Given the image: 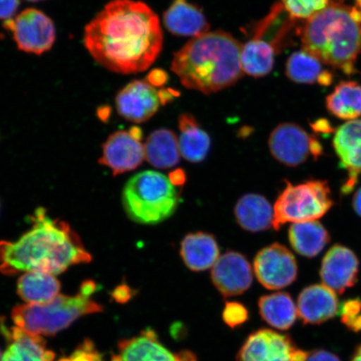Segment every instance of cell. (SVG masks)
Masks as SVG:
<instances>
[{"label": "cell", "mask_w": 361, "mask_h": 361, "mask_svg": "<svg viewBox=\"0 0 361 361\" xmlns=\"http://www.w3.org/2000/svg\"><path fill=\"white\" fill-rule=\"evenodd\" d=\"M164 35L157 13L145 3L112 0L85 27L84 44L99 65L135 74L155 62Z\"/></svg>", "instance_id": "obj_1"}, {"label": "cell", "mask_w": 361, "mask_h": 361, "mask_svg": "<svg viewBox=\"0 0 361 361\" xmlns=\"http://www.w3.org/2000/svg\"><path fill=\"white\" fill-rule=\"evenodd\" d=\"M32 227L17 240L0 241V273H64L71 266L87 264L92 255L65 221L54 219L38 207L30 216Z\"/></svg>", "instance_id": "obj_2"}, {"label": "cell", "mask_w": 361, "mask_h": 361, "mask_svg": "<svg viewBox=\"0 0 361 361\" xmlns=\"http://www.w3.org/2000/svg\"><path fill=\"white\" fill-rule=\"evenodd\" d=\"M243 44L224 31L194 37L175 54L171 69L185 87L206 94L231 87L243 78Z\"/></svg>", "instance_id": "obj_3"}, {"label": "cell", "mask_w": 361, "mask_h": 361, "mask_svg": "<svg viewBox=\"0 0 361 361\" xmlns=\"http://www.w3.org/2000/svg\"><path fill=\"white\" fill-rule=\"evenodd\" d=\"M303 51L319 61L350 75L361 53V13L336 4L306 21L301 35Z\"/></svg>", "instance_id": "obj_4"}, {"label": "cell", "mask_w": 361, "mask_h": 361, "mask_svg": "<svg viewBox=\"0 0 361 361\" xmlns=\"http://www.w3.org/2000/svg\"><path fill=\"white\" fill-rule=\"evenodd\" d=\"M97 290L96 282L85 281L74 296L60 295L47 304L13 307L11 319L17 327L26 332L54 336L84 315L102 312L104 307L92 299Z\"/></svg>", "instance_id": "obj_5"}, {"label": "cell", "mask_w": 361, "mask_h": 361, "mask_svg": "<svg viewBox=\"0 0 361 361\" xmlns=\"http://www.w3.org/2000/svg\"><path fill=\"white\" fill-rule=\"evenodd\" d=\"M121 200L126 214L133 222L154 225L175 214L180 192L165 175L155 171H144L126 183Z\"/></svg>", "instance_id": "obj_6"}, {"label": "cell", "mask_w": 361, "mask_h": 361, "mask_svg": "<svg viewBox=\"0 0 361 361\" xmlns=\"http://www.w3.org/2000/svg\"><path fill=\"white\" fill-rule=\"evenodd\" d=\"M286 187L275 202L273 228L279 230L286 223H301L322 218L331 209L333 200L326 180H311Z\"/></svg>", "instance_id": "obj_7"}, {"label": "cell", "mask_w": 361, "mask_h": 361, "mask_svg": "<svg viewBox=\"0 0 361 361\" xmlns=\"http://www.w3.org/2000/svg\"><path fill=\"white\" fill-rule=\"evenodd\" d=\"M4 28L11 31L18 49L25 53L42 55L56 42V31L52 20L36 8H27L16 19L4 21Z\"/></svg>", "instance_id": "obj_8"}, {"label": "cell", "mask_w": 361, "mask_h": 361, "mask_svg": "<svg viewBox=\"0 0 361 361\" xmlns=\"http://www.w3.org/2000/svg\"><path fill=\"white\" fill-rule=\"evenodd\" d=\"M308 352L298 349L290 336L261 329L247 337L238 361H305Z\"/></svg>", "instance_id": "obj_9"}, {"label": "cell", "mask_w": 361, "mask_h": 361, "mask_svg": "<svg viewBox=\"0 0 361 361\" xmlns=\"http://www.w3.org/2000/svg\"><path fill=\"white\" fill-rule=\"evenodd\" d=\"M255 273L259 282L268 290H281L295 281L298 266L295 256L286 246L273 243L257 254Z\"/></svg>", "instance_id": "obj_10"}, {"label": "cell", "mask_w": 361, "mask_h": 361, "mask_svg": "<svg viewBox=\"0 0 361 361\" xmlns=\"http://www.w3.org/2000/svg\"><path fill=\"white\" fill-rule=\"evenodd\" d=\"M117 348L118 353L111 356V361H197L196 355L189 350L173 353L161 344L151 328L121 341Z\"/></svg>", "instance_id": "obj_11"}, {"label": "cell", "mask_w": 361, "mask_h": 361, "mask_svg": "<svg viewBox=\"0 0 361 361\" xmlns=\"http://www.w3.org/2000/svg\"><path fill=\"white\" fill-rule=\"evenodd\" d=\"M211 279L224 297L240 295L250 288L252 271L245 255L230 251L221 255L212 268Z\"/></svg>", "instance_id": "obj_12"}, {"label": "cell", "mask_w": 361, "mask_h": 361, "mask_svg": "<svg viewBox=\"0 0 361 361\" xmlns=\"http://www.w3.org/2000/svg\"><path fill=\"white\" fill-rule=\"evenodd\" d=\"M313 138L300 126L283 123L271 133L269 150L275 159L283 165L295 168L304 164L311 154Z\"/></svg>", "instance_id": "obj_13"}, {"label": "cell", "mask_w": 361, "mask_h": 361, "mask_svg": "<svg viewBox=\"0 0 361 361\" xmlns=\"http://www.w3.org/2000/svg\"><path fill=\"white\" fill-rule=\"evenodd\" d=\"M145 158V147L141 141L126 130H119L103 144L99 162L116 176L137 169Z\"/></svg>", "instance_id": "obj_14"}, {"label": "cell", "mask_w": 361, "mask_h": 361, "mask_svg": "<svg viewBox=\"0 0 361 361\" xmlns=\"http://www.w3.org/2000/svg\"><path fill=\"white\" fill-rule=\"evenodd\" d=\"M159 92L147 81L134 80L116 97V110L124 119L135 123L148 121L159 108Z\"/></svg>", "instance_id": "obj_15"}, {"label": "cell", "mask_w": 361, "mask_h": 361, "mask_svg": "<svg viewBox=\"0 0 361 361\" xmlns=\"http://www.w3.org/2000/svg\"><path fill=\"white\" fill-rule=\"evenodd\" d=\"M359 260L350 248L336 245L329 250L320 269L324 286L336 293H344L357 281Z\"/></svg>", "instance_id": "obj_16"}, {"label": "cell", "mask_w": 361, "mask_h": 361, "mask_svg": "<svg viewBox=\"0 0 361 361\" xmlns=\"http://www.w3.org/2000/svg\"><path fill=\"white\" fill-rule=\"evenodd\" d=\"M333 143L341 168L348 171L349 178L342 190L349 193L361 173V119L349 121L341 126Z\"/></svg>", "instance_id": "obj_17"}, {"label": "cell", "mask_w": 361, "mask_h": 361, "mask_svg": "<svg viewBox=\"0 0 361 361\" xmlns=\"http://www.w3.org/2000/svg\"><path fill=\"white\" fill-rule=\"evenodd\" d=\"M298 314L306 324H319L335 317L340 304L335 291L324 284L306 287L298 298Z\"/></svg>", "instance_id": "obj_18"}, {"label": "cell", "mask_w": 361, "mask_h": 361, "mask_svg": "<svg viewBox=\"0 0 361 361\" xmlns=\"http://www.w3.org/2000/svg\"><path fill=\"white\" fill-rule=\"evenodd\" d=\"M0 331L10 342L1 361H54L56 355L47 350L43 336L33 335L19 327L7 329L0 320Z\"/></svg>", "instance_id": "obj_19"}, {"label": "cell", "mask_w": 361, "mask_h": 361, "mask_svg": "<svg viewBox=\"0 0 361 361\" xmlns=\"http://www.w3.org/2000/svg\"><path fill=\"white\" fill-rule=\"evenodd\" d=\"M164 22L169 32L179 36H197L207 33L210 25L203 13L187 0H174L164 13Z\"/></svg>", "instance_id": "obj_20"}, {"label": "cell", "mask_w": 361, "mask_h": 361, "mask_svg": "<svg viewBox=\"0 0 361 361\" xmlns=\"http://www.w3.org/2000/svg\"><path fill=\"white\" fill-rule=\"evenodd\" d=\"M180 254L187 267L195 272L213 268L220 257L216 238L202 232L185 236L180 243Z\"/></svg>", "instance_id": "obj_21"}, {"label": "cell", "mask_w": 361, "mask_h": 361, "mask_svg": "<svg viewBox=\"0 0 361 361\" xmlns=\"http://www.w3.org/2000/svg\"><path fill=\"white\" fill-rule=\"evenodd\" d=\"M234 214L239 226L248 232L259 233L273 227V207L259 194L248 193L239 198Z\"/></svg>", "instance_id": "obj_22"}, {"label": "cell", "mask_w": 361, "mask_h": 361, "mask_svg": "<svg viewBox=\"0 0 361 361\" xmlns=\"http://www.w3.org/2000/svg\"><path fill=\"white\" fill-rule=\"evenodd\" d=\"M61 284L55 274L28 272L17 282V293L26 304L44 305L60 295Z\"/></svg>", "instance_id": "obj_23"}, {"label": "cell", "mask_w": 361, "mask_h": 361, "mask_svg": "<svg viewBox=\"0 0 361 361\" xmlns=\"http://www.w3.org/2000/svg\"><path fill=\"white\" fill-rule=\"evenodd\" d=\"M144 147L146 159L155 168L168 169L178 164L180 154L178 139L171 130H156L149 135Z\"/></svg>", "instance_id": "obj_24"}, {"label": "cell", "mask_w": 361, "mask_h": 361, "mask_svg": "<svg viewBox=\"0 0 361 361\" xmlns=\"http://www.w3.org/2000/svg\"><path fill=\"white\" fill-rule=\"evenodd\" d=\"M178 126L180 155L194 164L204 160L211 146L209 134L200 128L196 119L190 114L180 115Z\"/></svg>", "instance_id": "obj_25"}, {"label": "cell", "mask_w": 361, "mask_h": 361, "mask_svg": "<svg viewBox=\"0 0 361 361\" xmlns=\"http://www.w3.org/2000/svg\"><path fill=\"white\" fill-rule=\"evenodd\" d=\"M288 238L293 250L307 258L317 256L331 239L327 230L316 220L293 224Z\"/></svg>", "instance_id": "obj_26"}, {"label": "cell", "mask_w": 361, "mask_h": 361, "mask_svg": "<svg viewBox=\"0 0 361 361\" xmlns=\"http://www.w3.org/2000/svg\"><path fill=\"white\" fill-rule=\"evenodd\" d=\"M262 319L273 328L287 331L295 323L298 310L288 293L278 292L262 296L259 300Z\"/></svg>", "instance_id": "obj_27"}, {"label": "cell", "mask_w": 361, "mask_h": 361, "mask_svg": "<svg viewBox=\"0 0 361 361\" xmlns=\"http://www.w3.org/2000/svg\"><path fill=\"white\" fill-rule=\"evenodd\" d=\"M328 110L338 118L353 121L361 116V85L343 81L327 97Z\"/></svg>", "instance_id": "obj_28"}, {"label": "cell", "mask_w": 361, "mask_h": 361, "mask_svg": "<svg viewBox=\"0 0 361 361\" xmlns=\"http://www.w3.org/2000/svg\"><path fill=\"white\" fill-rule=\"evenodd\" d=\"M274 54L273 44L255 37L243 45L241 65L243 72L256 78L269 74L274 66Z\"/></svg>", "instance_id": "obj_29"}, {"label": "cell", "mask_w": 361, "mask_h": 361, "mask_svg": "<svg viewBox=\"0 0 361 361\" xmlns=\"http://www.w3.org/2000/svg\"><path fill=\"white\" fill-rule=\"evenodd\" d=\"M322 62L305 51H297L288 58L286 65L288 78L297 83L311 84L324 73Z\"/></svg>", "instance_id": "obj_30"}, {"label": "cell", "mask_w": 361, "mask_h": 361, "mask_svg": "<svg viewBox=\"0 0 361 361\" xmlns=\"http://www.w3.org/2000/svg\"><path fill=\"white\" fill-rule=\"evenodd\" d=\"M343 0H281V4L293 19L309 20L332 4H342Z\"/></svg>", "instance_id": "obj_31"}, {"label": "cell", "mask_w": 361, "mask_h": 361, "mask_svg": "<svg viewBox=\"0 0 361 361\" xmlns=\"http://www.w3.org/2000/svg\"><path fill=\"white\" fill-rule=\"evenodd\" d=\"M341 322L352 331H361V300H348L340 305Z\"/></svg>", "instance_id": "obj_32"}, {"label": "cell", "mask_w": 361, "mask_h": 361, "mask_svg": "<svg viewBox=\"0 0 361 361\" xmlns=\"http://www.w3.org/2000/svg\"><path fill=\"white\" fill-rule=\"evenodd\" d=\"M248 310L238 302H227L223 311V319L230 328H236L248 319Z\"/></svg>", "instance_id": "obj_33"}, {"label": "cell", "mask_w": 361, "mask_h": 361, "mask_svg": "<svg viewBox=\"0 0 361 361\" xmlns=\"http://www.w3.org/2000/svg\"><path fill=\"white\" fill-rule=\"evenodd\" d=\"M69 358L71 361H105L103 355L90 338L81 342Z\"/></svg>", "instance_id": "obj_34"}, {"label": "cell", "mask_w": 361, "mask_h": 361, "mask_svg": "<svg viewBox=\"0 0 361 361\" xmlns=\"http://www.w3.org/2000/svg\"><path fill=\"white\" fill-rule=\"evenodd\" d=\"M20 4V0H0V20H11Z\"/></svg>", "instance_id": "obj_35"}, {"label": "cell", "mask_w": 361, "mask_h": 361, "mask_svg": "<svg viewBox=\"0 0 361 361\" xmlns=\"http://www.w3.org/2000/svg\"><path fill=\"white\" fill-rule=\"evenodd\" d=\"M305 361H341L340 358L326 350H315L308 354Z\"/></svg>", "instance_id": "obj_36"}, {"label": "cell", "mask_w": 361, "mask_h": 361, "mask_svg": "<svg viewBox=\"0 0 361 361\" xmlns=\"http://www.w3.org/2000/svg\"><path fill=\"white\" fill-rule=\"evenodd\" d=\"M169 79L166 72L160 69L153 70L147 75V82L154 87H162Z\"/></svg>", "instance_id": "obj_37"}, {"label": "cell", "mask_w": 361, "mask_h": 361, "mask_svg": "<svg viewBox=\"0 0 361 361\" xmlns=\"http://www.w3.org/2000/svg\"><path fill=\"white\" fill-rule=\"evenodd\" d=\"M133 290H130L128 286H121L113 293V297L119 303H126L133 296Z\"/></svg>", "instance_id": "obj_38"}, {"label": "cell", "mask_w": 361, "mask_h": 361, "mask_svg": "<svg viewBox=\"0 0 361 361\" xmlns=\"http://www.w3.org/2000/svg\"><path fill=\"white\" fill-rule=\"evenodd\" d=\"M169 179L174 187H182L186 183L187 175L183 169H178L171 171Z\"/></svg>", "instance_id": "obj_39"}, {"label": "cell", "mask_w": 361, "mask_h": 361, "mask_svg": "<svg viewBox=\"0 0 361 361\" xmlns=\"http://www.w3.org/2000/svg\"><path fill=\"white\" fill-rule=\"evenodd\" d=\"M312 126L313 129L315 130L316 133H329V132H331V130H333L331 129V126L329 125L327 121L324 120H319L318 121H316V123H314Z\"/></svg>", "instance_id": "obj_40"}, {"label": "cell", "mask_w": 361, "mask_h": 361, "mask_svg": "<svg viewBox=\"0 0 361 361\" xmlns=\"http://www.w3.org/2000/svg\"><path fill=\"white\" fill-rule=\"evenodd\" d=\"M353 206L356 214L361 216V188L355 194Z\"/></svg>", "instance_id": "obj_41"}, {"label": "cell", "mask_w": 361, "mask_h": 361, "mask_svg": "<svg viewBox=\"0 0 361 361\" xmlns=\"http://www.w3.org/2000/svg\"><path fill=\"white\" fill-rule=\"evenodd\" d=\"M173 94H175V92H170L169 90H161L159 92V97L161 100V103L166 104V102L173 100Z\"/></svg>", "instance_id": "obj_42"}, {"label": "cell", "mask_w": 361, "mask_h": 361, "mask_svg": "<svg viewBox=\"0 0 361 361\" xmlns=\"http://www.w3.org/2000/svg\"><path fill=\"white\" fill-rule=\"evenodd\" d=\"M97 115L99 118L102 121H107L111 116V109L110 107L108 106H102L97 111Z\"/></svg>", "instance_id": "obj_43"}, {"label": "cell", "mask_w": 361, "mask_h": 361, "mask_svg": "<svg viewBox=\"0 0 361 361\" xmlns=\"http://www.w3.org/2000/svg\"><path fill=\"white\" fill-rule=\"evenodd\" d=\"M332 82V75L328 71H324V73L320 75L318 83L322 85H329Z\"/></svg>", "instance_id": "obj_44"}, {"label": "cell", "mask_w": 361, "mask_h": 361, "mask_svg": "<svg viewBox=\"0 0 361 361\" xmlns=\"http://www.w3.org/2000/svg\"><path fill=\"white\" fill-rule=\"evenodd\" d=\"M128 132L133 135L135 139L139 140V141L142 142V130L141 128H137V126H133V128H130Z\"/></svg>", "instance_id": "obj_45"}, {"label": "cell", "mask_w": 361, "mask_h": 361, "mask_svg": "<svg viewBox=\"0 0 361 361\" xmlns=\"http://www.w3.org/2000/svg\"><path fill=\"white\" fill-rule=\"evenodd\" d=\"M351 361H361V345L356 347L353 357H352Z\"/></svg>", "instance_id": "obj_46"}, {"label": "cell", "mask_w": 361, "mask_h": 361, "mask_svg": "<svg viewBox=\"0 0 361 361\" xmlns=\"http://www.w3.org/2000/svg\"><path fill=\"white\" fill-rule=\"evenodd\" d=\"M355 8L361 13V0H355Z\"/></svg>", "instance_id": "obj_47"}, {"label": "cell", "mask_w": 361, "mask_h": 361, "mask_svg": "<svg viewBox=\"0 0 361 361\" xmlns=\"http://www.w3.org/2000/svg\"><path fill=\"white\" fill-rule=\"evenodd\" d=\"M26 1L36 3V2L44 1V0H26Z\"/></svg>", "instance_id": "obj_48"}, {"label": "cell", "mask_w": 361, "mask_h": 361, "mask_svg": "<svg viewBox=\"0 0 361 361\" xmlns=\"http://www.w3.org/2000/svg\"><path fill=\"white\" fill-rule=\"evenodd\" d=\"M58 361H71L70 358H62L61 360H59Z\"/></svg>", "instance_id": "obj_49"}, {"label": "cell", "mask_w": 361, "mask_h": 361, "mask_svg": "<svg viewBox=\"0 0 361 361\" xmlns=\"http://www.w3.org/2000/svg\"><path fill=\"white\" fill-rule=\"evenodd\" d=\"M2 353H1V350H0V361L2 360Z\"/></svg>", "instance_id": "obj_50"}]
</instances>
